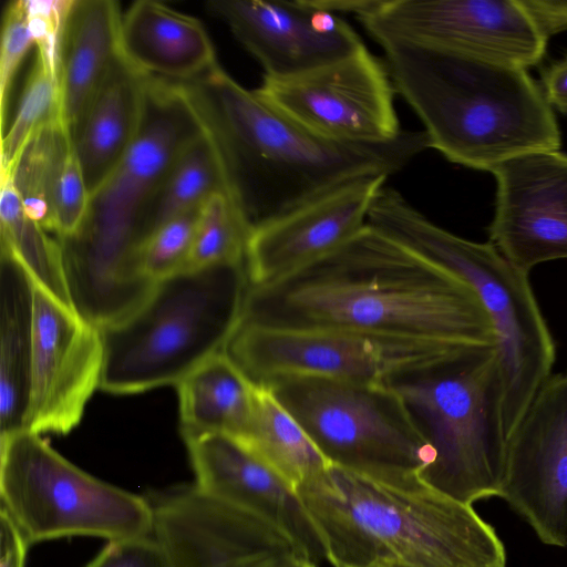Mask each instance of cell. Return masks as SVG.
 <instances>
[{"instance_id": "6da1fadb", "label": "cell", "mask_w": 567, "mask_h": 567, "mask_svg": "<svg viewBox=\"0 0 567 567\" xmlns=\"http://www.w3.org/2000/svg\"><path fill=\"white\" fill-rule=\"evenodd\" d=\"M236 326L496 350L491 319L468 285L368 224L278 281L246 284Z\"/></svg>"}, {"instance_id": "7a4b0ae2", "label": "cell", "mask_w": 567, "mask_h": 567, "mask_svg": "<svg viewBox=\"0 0 567 567\" xmlns=\"http://www.w3.org/2000/svg\"><path fill=\"white\" fill-rule=\"evenodd\" d=\"M220 146L250 230L354 181L402 169L430 147L424 131L389 141L321 135L261 100L219 65L187 82Z\"/></svg>"}, {"instance_id": "3957f363", "label": "cell", "mask_w": 567, "mask_h": 567, "mask_svg": "<svg viewBox=\"0 0 567 567\" xmlns=\"http://www.w3.org/2000/svg\"><path fill=\"white\" fill-rule=\"evenodd\" d=\"M205 126L187 83L148 76L133 146L92 195L80 231L58 239L74 307L97 328L125 319L153 292L156 282L140 262L144 217L179 153Z\"/></svg>"}, {"instance_id": "277c9868", "label": "cell", "mask_w": 567, "mask_h": 567, "mask_svg": "<svg viewBox=\"0 0 567 567\" xmlns=\"http://www.w3.org/2000/svg\"><path fill=\"white\" fill-rule=\"evenodd\" d=\"M380 45L394 89L450 162L492 172L525 153L560 150L554 110L527 69L405 40Z\"/></svg>"}, {"instance_id": "5b68a950", "label": "cell", "mask_w": 567, "mask_h": 567, "mask_svg": "<svg viewBox=\"0 0 567 567\" xmlns=\"http://www.w3.org/2000/svg\"><path fill=\"white\" fill-rule=\"evenodd\" d=\"M296 491L333 567H506L502 540L472 505L426 485L329 464Z\"/></svg>"}, {"instance_id": "8992f818", "label": "cell", "mask_w": 567, "mask_h": 567, "mask_svg": "<svg viewBox=\"0 0 567 567\" xmlns=\"http://www.w3.org/2000/svg\"><path fill=\"white\" fill-rule=\"evenodd\" d=\"M368 225L457 277L476 293L496 336L506 441L551 375L556 347L530 286L489 241L476 243L435 225L396 190L383 187Z\"/></svg>"}, {"instance_id": "52a82bcc", "label": "cell", "mask_w": 567, "mask_h": 567, "mask_svg": "<svg viewBox=\"0 0 567 567\" xmlns=\"http://www.w3.org/2000/svg\"><path fill=\"white\" fill-rule=\"evenodd\" d=\"M246 282V267L229 265L189 269L157 281L132 315L100 328V388L128 394L176 385L225 350Z\"/></svg>"}, {"instance_id": "ba28073f", "label": "cell", "mask_w": 567, "mask_h": 567, "mask_svg": "<svg viewBox=\"0 0 567 567\" xmlns=\"http://www.w3.org/2000/svg\"><path fill=\"white\" fill-rule=\"evenodd\" d=\"M389 384L433 450L422 482L468 505L499 496L507 441L496 350L474 351Z\"/></svg>"}, {"instance_id": "9c48e42d", "label": "cell", "mask_w": 567, "mask_h": 567, "mask_svg": "<svg viewBox=\"0 0 567 567\" xmlns=\"http://www.w3.org/2000/svg\"><path fill=\"white\" fill-rule=\"evenodd\" d=\"M330 465L399 487L425 485L433 450L390 384L290 377L267 384Z\"/></svg>"}, {"instance_id": "30bf717a", "label": "cell", "mask_w": 567, "mask_h": 567, "mask_svg": "<svg viewBox=\"0 0 567 567\" xmlns=\"http://www.w3.org/2000/svg\"><path fill=\"white\" fill-rule=\"evenodd\" d=\"M0 497L30 545L70 536L110 542L154 532L145 495L84 472L24 429L0 436Z\"/></svg>"}, {"instance_id": "8fae6325", "label": "cell", "mask_w": 567, "mask_h": 567, "mask_svg": "<svg viewBox=\"0 0 567 567\" xmlns=\"http://www.w3.org/2000/svg\"><path fill=\"white\" fill-rule=\"evenodd\" d=\"M478 350L331 330L236 326L225 352L255 384L315 377L362 384L433 370Z\"/></svg>"}, {"instance_id": "7c38bea8", "label": "cell", "mask_w": 567, "mask_h": 567, "mask_svg": "<svg viewBox=\"0 0 567 567\" xmlns=\"http://www.w3.org/2000/svg\"><path fill=\"white\" fill-rule=\"evenodd\" d=\"M360 21L380 43L405 40L528 69L548 34L528 0H379Z\"/></svg>"}, {"instance_id": "4fadbf2b", "label": "cell", "mask_w": 567, "mask_h": 567, "mask_svg": "<svg viewBox=\"0 0 567 567\" xmlns=\"http://www.w3.org/2000/svg\"><path fill=\"white\" fill-rule=\"evenodd\" d=\"M254 91L272 107L334 140L383 142L401 133L388 66L367 48L299 76H264Z\"/></svg>"}, {"instance_id": "5bb4252c", "label": "cell", "mask_w": 567, "mask_h": 567, "mask_svg": "<svg viewBox=\"0 0 567 567\" xmlns=\"http://www.w3.org/2000/svg\"><path fill=\"white\" fill-rule=\"evenodd\" d=\"M32 346L23 429L66 434L100 388L104 347L100 329L31 279Z\"/></svg>"}, {"instance_id": "9a60e30c", "label": "cell", "mask_w": 567, "mask_h": 567, "mask_svg": "<svg viewBox=\"0 0 567 567\" xmlns=\"http://www.w3.org/2000/svg\"><path fill=\"white\" fill-rule=\"evenodd\" d=\"M145 496L153 507L154 535L172 567H274L302 556L277 528L207 496L194 483Z\"/></svg>"}, {"instance_id": "2e32d148", "label": "cell", "mask_w": 567, "mask_h": 567, "mask_svg": "<svg viewBox=\"0 0 567 567\" xmlns=\"http://www.w3.org/2000/svg\"><path fill=\"white\" fill-rule=\"evenodd\" d=\"M498 497L544 544L567 547V370L548 378L507 440Z\"/></svg>"}, {"instance_id": "e0dca14e", "label": "cell", "mask_w": 567, "mask_h": 567, "mask_svg": "<svg viewBox=\"0 0 567 567\" xmlns=\"http://www.w3.org/2000/svg\"><path fill=\"white\" fill-rule=\"evenodd\" d=\"M496 183L489 243L529 275L539 264L567 258V154L529 152L492 172Z\"/></svg>"}, {"instance_id": "ac0fdd59", "label": "cell", "mask_w": 567, "mask_h": 567, "mask_svg": "<svg viewBox=\"0 0 567 567\" xmlns=\"http://www.w3.org/2000/svg\"><path fill=\"white\" fill-rule=\"evenodd\" d=\"M221 19L261 64L265 76H299L365 48L353 29L313 0H212Z\"/></svg>"}, {"instance_id": "d6986e66", "label": "cell", "mask_w": 567, "mask_h": 567, "mask_svg": "<svg viewBox=\"0 0 567 567\" xmlns=\"http://www.w3.org/2000/svg\"><path fill=\"white\" fill-rule=\"evenodd\" d=\"M183 437L194 484L200 492L270 524L316 565L328 561L312 518L296 488L282 476L230 435L203 433Z\"/></svg>"}, {"instance_id": "ffe728a7", "label": "cell", "mask_w": 567, "mask_h": 567, "mask_svg": "<svg viewBox=\"0 0 567 567\" xmlns=\"http://www.w3.org/2000/svg\"><path fill=\"white\" fill-rule=\"evenodd\" d=\"M385 176L354 181L251 230L249 286L278 281L343 245L365 225Z\"/></svg>"}, {"instance_id": "44dd1931", "label": "cell", "mask_w": 567, "mask_h": 567, "mask_svg": "<svg viewBox=\"0 0 567 567\" xmlns=\"http://www.w3.org/2000/svg\"><path fill=\"white\" fill-rule=\"evenodd\" d=\"M118 50L140 73L173 82L196 81L218 65L203 23L154 0L122 13Z\"/></svg>"}, {"instance_id": "7402d4cb", "label": "cell", "mask_w": 567, "mask_h": 567, "mask_svg": "<svg viewBox=\"0 0 567 567\" xmlns=\"http://www.w3.org/2000/svg\"><path fill=\"white\" fill-rule=\"evenodd\" d=\"M122 12L112 0L66 2L59 43L61 110L72 136L120 56Z\"/></svg>"}, {"instance_id": "603a6c76", "label": "cell", "mask_w": 567, "mask_h": 567, "mask_svg": "<svg viewBox=\"0 0 567 567\" xmlns=\"http://www.w3.org/2000/svg\"><path fill=\"white\" fill-rule=\"evenodd\" d=\"M147 78L120 55L73 135L91 197L113 174L137 137Z\"/></svg>"}, {"instance_id": "cb8c5ba5", "label": "cell", "mask_w": 567, "mask_h": 567, "mask_svg": "<svg viewBox=\"0 0 567 567\" xmlns=\"http://www.w3.org/2000/svg\"><path fill=\"white\" fill-rule=\"evenodd\" d=\"M182 434L221 433L240 439L249 424L254 383L220 351L176 384Z\"/></svg>"}, {"instance_id": "d4e9b609", "label": "cell", "mask_w": 567, "mask_h": 567, "mask_svg": "<svg viewBox=\"0 0 567 567\" xmlns=\"http://www.w3.org/2000/svg\"><path fill=\"white\" fill-rule=\"evenodd\" d=\"M32 346L31 281L22 266L1 251V434L23 429Z\"/></svg>"}, {"instance_id": "484cf974", "label": "cell", "mask_w": 567, "mask_h": 567, "mask_svg": "<svg viewBox=\"0 0 567 567\" xmlns=\"http://www.w3.org/2000/svg\"><path fill=\"white\" fill-rule=\"evenodd\" d=\"M237 440L295 488L329 465L301 425L265 385L254 383L249 424Z\"/></svg>"}, {"instance_id": "4316f807", "label": "cell", "mask_w": 567, "mask_h": 567, "mask_svg": "<svg viewBox=\"0 0 567 567\" xmlns=\"http://www.w3.org/2000/svg\"><path fill=\"white\" fill-rule=\"evenodd\" d=\"M219 193L231 195L229 177L220 146L206 120L205 128L179 153L148 206L143 221L145 241L167 220L199 208Z\"/></svg>"}, {"instance_id": "83f0119b", "label": "cell", "mask_w": 567, "mask_h": 567, "mask_svg": "<svg viewBox=\"0 0 567 567\" xmlns=\"http://www.w3.org/2000/svg\"><path fill=\"white\" fill-rule=\"evenodd\" d=\"M68 1H62L37 42V56L18 110L1 140V174H10L33 135L62 116L59 65L60 32ZM64 120V118H63Z\"/></svg>"}, {"instance_id": "f1b7e54d", "label": "cell", "mask_w": 567, "mask_h": 567, "mask_svg": "<svg viewBox=\"0 0 567 567\" xmlns=\"http://www.w3.org/2000/svg\"><path fill=\"white\" fill-rule=\"evenodd\" d=\"M0 228L1 251L16 259L29 278L56 301L78 312L66 280L60 241L28 216L9 174H1Z\"/></svg>"}, {"instance_id": "f546056e", "label": "cell", "mask_w": 567, "mask_h": 567, "mask_svg": "<svg viewBox=\"0 0 567 567\" xmlns=\"http://www.w3.org/2000/svg\"><path fill=\"white\" fill-rule=\"evenodd\" d=\"M74 141L63 117L38 131L9 174L30 218L47 231L50 206Z\"/></svg>"}, {"instance_id": "4dcf8cb0", "label": "cell", "mask_w": 567, "mask_h": 567, "mask_svg": "<svg viewBox=\"0 0 567 567\" xmlns=\"http://www.w3.org/2000/svg\"><path fill=\"white\" fill-rule=\"evenodd\" d=\"M250 233L229 193L212 196L200 206L186 270L217 265L246 267Z\"/></svg>"}, {"instance_id": "1f68e13d", "label": "cell", "mask_w": 567, "mask_h": 567, "mask_svg": "<svg viewBox=\"0 0 567 567\" xmlns=\"http://www.w3.org/2000/svg\"><path fill=\"white\" fill-rule=\"evenodd\" d=\"M60 6V1H11L4 9L0 45V121L3 133L8 96L17 71Z\"/></svg>"}, {"instance_id": "d6a6232c", "label": "cell", "mask_w": 567, "mask_h": 567, "mask_svg": "<svg viewBox=\"0 0 567 567\" xmlns=\"http://www.w3.org/2000/svg\"><path fill=\"white\" fill-rule=\"evenodd\" d=\"M199 209L167 220L144 243L140 262L147 278L157 282L187 269Z\"/></svg>"}, {"instance_id": "836d02e7", "label": "cell", "mask_w": 567, "mask_h": 567, "mask_svg": "<svg viewBox=\"0 0 567 567\" xmlns=\"http://www.w3.org/2000/svg\"><path fill=\"white\" fill-rule=\"evenodd\" d=\"M85 567H172L168 554L153 534L110 540Z\"/></svg>"}, {"instance_id": "e575fe53", "label": "cell", "mask_w": 567, "mask_h": 567, "mask_svg": "<svg viewBox=\"0 0 567 567\" xmlns=\"http://www.w3.org/2000/svg\"><path fill=\"white\" fill-rule=\"evenodd\" d=\"M29 546L17 523L0 506V567H25Z\"/></svg>"}, {"instance_id": "d590c367", "label": "cell", "mask_w": 567, "mask_h": 567, "mask_svg": "<svg viewBox=\"0 0 567 567\" xmlns=\"http://www.w3.org/2000/svg\"><path fill=\"white\" fill-rule=\"evenodd\" d=\"M540 86L548 104L567 115V53L543 69Z\"/></svg>"}, {"instance_id": "8d00e7d4", "label": "cell", "mask_w": 567, "mask_h": 567, "mask_svg": "<svg viewBox=\"0 0 567 567\" xmlns=\"http://www.w3.org/2000/svg\"><path fill=\"white\" fill-rule=\"evenodd\" d=\"M543 14L546 25L553 35L567 30V0L546 1Z\"/></svg>"}, {"instance_id": "74e56055", "label": "cell", "mask_w": 567, "mask_h": 567, "mask_svg": "<svg viewBox=\"0 0 567 567\" xmlns=\"http://www.w3.org/2000/svg\"><path fill=\"white\" fill-rule=\"evenodd\" d=\"M274 567H317V565L302 556L295 555L280 560Z\"/></svg>"}]
</instances>
